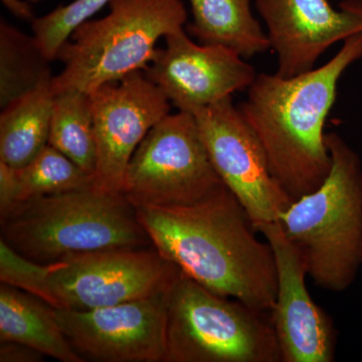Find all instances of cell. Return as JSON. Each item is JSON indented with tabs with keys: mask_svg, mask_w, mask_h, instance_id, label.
<instances>
[{
	"mask_svg": "<svg viewBox=\"0 0 362 362\" xmlns=\"http://www.w3.org/2000/svg\"><path fill=\"white\" fill-rule=\"evenodd\" d=\"M136 211L152 245L187 277L256 310L273 309V250L259 239L247 211L225 185L189 206Z\"/></svg>",
	"mask_w": 362,
	"mask_h": 362,
	"instance_id": "cell-1",
	"label": "cell"
},
{
	"mask_svg": "<svg viewBox=\"0 0 362 362\" xmlns=\"http://www.w3.org/2000/svg\"><path fill=\"white\" fill-rule=\"evenodd\" d=\"M362 59V33L343 42L325 65L283 78L257 75L239 107L265 150L272 175L293 202L317 189L329 175L324 125L340 78Z\"/></svg>",
	"mask_w": 362,
	"mask_h": 362,
	"instance_id": "cell-2",
	"label": "cell"
},
{
	"mask_svg": "<svg viewBox=\"0 0 362 362\" xmlns=\"http://www.w3.org/2000/svg\"><path fill=\"white\" fill-rule=\"evenodd\" d=\"M326 145L329 175L278 221L316 287L341 293L354 284L362 265V163L337 133L326 134Z\"/></svg>",
	"mask_w": 362,
	"mask_h": 362,
	"instance_id": "cell-3",
	"label": "cell"
},
{
	"mask_svg": "<svg viewBox=\"0 0 362 362\" xmlns=\"http://www.w3.org/2000/svg\"><path fill=\"white\" fill-rule=\"evenodd\" d=\"M1 240L35 263L115 247L153 246L122 194L94 185L20 202L0 216Z\"/></svg>",
	"mask_w": 362,
	"mask_h": 362,
	"instance_id": "cell-4",
	"label": "cell"
},
{
	"mask_svg": "<svg viewBox=\"0 0 362 362\" xmlns=\"http://www.w3.org/2000/svg\"><path fill=\"white\" fill-rule=\"evenodd\" d=\"M109 7L107 16L81 23L62 45L57 59L64 69L52 77V94L90 93L144 71L159 39L183 30L187 20L181 0H111Z\"/></svg>",
	"mask_w": 362,
	"mask_h": 362,
	"instance_id": "cell-5",
	"label": "cell"
},
{
	"mask_svg": "<svg viewBox=\"0 0 362 362\" xmlns=\"http://www.w3.org/2000/svg\"><path fill=\"white\" fill-rule=\"evenodd\" d=\"M164 362H281V351L266 312L182 273L168 293Z\"/></svg>",
	"mask_w": 362,
	"mask_h": 362,
	"instance_id": "cell-6",
	"label": "cell"
},
{
	"mask_svg": "<svg viewBox=\"0 0 362 362\" xmlns=\"http://www.w3.org/2000/svg\"><path fill=\"white\" fill-rule=\"evenodd\" d=\"M223 185L194 114H168L131 157L121 194L138 207L189 206Z\"/></svg>",
	"mask_w": 362,
	"mask_h": 362,
	"instance_id": "cell-7",
	"label": "cell"
},
{
	"mask_svg": "<svg viewBox=\"0 0 362 362\" xmlns=\"http://www.w3.org/2000/svg\"><path fill=\"white\" fill-rule=\"evenodd\" d=\"M181 274L154 246L81 252L45 265V302L70 310L113 306L168 292Z\"/></svg>",
	"mask_w": 362,
	"mask_h": 362,
	"instance_id": "cell-8",
	"label": "cell"
},
{
	"mask_svg": "<svg viewBox=\"0 0 362 362\" xmlns=\"http://www.w3.org/2000/svg\"><path fill=\"white\" fill-rule=\"evenodd\" d=\"M194 116L216 173L255 228L278 221L293 201L272 175L265 150L232 97Z\"/></svg>",
	"mask_w": 362,
	"mask_h": 362,
	"instance_id": "cell-9",
	"label": "cell"
},
{
	"mask_svg": "<svg viewBox=\"0 0 362 362\" xmlns=\"http://www.w3.org/2000/svg\"><path fill=\"white\" fill-rule=\"evenodd\" d=\"M169 291L90 310L54 308V314L85 361L164 362Z\"/></svg>",
	"mask_w": 362,
	"mask_h": 362,
	"instance_id": "cell-10",
	"label": "cell"
},
{
	"mask_svg": "<svg viewBox=\"0 0 362 362\" xmlns=\"http://www.w3.org/2000/svg\"><path fill=\"white\" fill-rule=\"evenodd\" d=\"M89 94L97 142L94 187L121 194L131 157L149 131L168 115L170 101L143 71Z\"/></svg>",
	"mask_w": 362,
	"mask_h": 362,
	"instance_id": "cell-11",
	"label": "cell"
},
{
	"mask_svg": "<svg viewBox=\"0 0 362 362\" xmlns=\"http://www.w3.org/2000/svg\"><path fill=\"white\" fill-rule=\"evenodd\" d=\"M165 47L144 71L180 111L197 110L249 89L257 77L254 66L221 45L195 44L185 30L169 33Z\"/></svg>",
	"mask_w": 362,
	"mask_h": 362,
	"instance_id": "cell-12",
	"label": "cell"
},
{
	"mask_svg": "<svg viewBox=\"0 0 362 362\" xmlns=\"http://www.w3.org/2000/svg\"><path fill=\"white\" fill-rule=\"evenodd\" d=\"M270 245L277 271V296L271 320L281 351V362H332L337 331L332 320L307 289L306 268L279 221L257 226Z\"/></svg>",
	"mask_w": 362,
	"mask_h": 362,
	"instance_id": "cell-13",
	"label": "cell"
},
{
	"mask_svg": "<svg viewBox=\"0 0 362 362\" xmlns=\"http://www.w3.org/2000/svg\"><path fill=\"white\" fill-rule=\"evenodd\" d=\"M277 56V75L291 78L313 70L338 42L362 33V0H255Z\"/></svg>",
	"mask_w": 362,
	"mask_h": 362,
	"instance_id": "cell-14",
	"label": "cell"
},
{
	"mask_svg": "<svg viewBox=\"0 0 362 362\" xmlns=\"http://www.w3.org/2000/svg\"><path fill=\"white\" fill-rule=\"evenodd\" d=\"M0 340L23 343L63 362H85L57 320L54 308L13 286L0 285Z\"/></svg>",
	"mask_w": 362,
	"mask_h": 362,
	"instance_id": "cell-15",
	"label": "cell"
},
{
	"mask_svg": "<svg viewBox=\"0 0 362 362\" xmlns=\"http://www.w3.org/2000/svg\"><path fill=\"white\" fill-rule=\"evenodd\" d=\"M192 23L187 30L201 44L221 45L244 59L270 49L267 33L252 16L251 0H188Z\"/></svg>",
	"mask_w": 362,
	"mask_h": 362,
	"instance_id": "cell-16",
	"label": "cell"
},
{
	"mask_svg": "<svg viewBox=\"0 0 362 362\" xmlns=\"http://www.w3.org/2000/svg\"><path fill=\"white\" fill-rule=\"evenodd\" d=\"M51 83L40 86L2 109L0 162L16 169L23 168L49 144L54 98Z\"/></svg>",
	"mask_w": 362,
	"mask_h": 362,
	"instance_id": "cell-17",
	"label": "cell"
},
{
	"mask_svg": "<svg viewBox=\"0 0 362 362\" xmlns=\"http://www.w3.org/2000/svg\"><path fill=\"white\" fill-rule=\"evenodd\" d=\"M49 144L94 178L97 142L89 93L66 90L54 95Z\"/></svg>",
	"mask_w": 362,
	"mask_h": 362,
	"instance_id": "cell-18",
	"label": "cell"
},
{
	"mask_svg": "<svg viewBox=\"0 0 362 362\" xmlns=\"http://www.w3.org/2000/svg\"><path fill=\"white\" fill-rule=\"evenodd\" d=\"M49 59L33 35H25L6 21L0 23V106L51 83Z\"/></svg>",
	"mask_w": 362,
	"mask_h": 362,
	"instance_id": "cell-19",
	"label": "cell"
},
{
	"mask_svg": "<svg viewBox=\"0 0 362 362\" xmlns=\"http://www.w3.org/2000/svg\"><path fill=\"white\" fill-rule=\"evenodd\" d=\"M16 204L94 185V178L75 162L47 144L23 168L16 169Z\"/></svg>",
	"mask_w": 362,
	"mask_h": 362,
	"instance_id": "cell-20",
	"label": "cell"
},
{
	"mask_svg": "<svg viewBox=\"0 0 362 362\" xmlns=\"http://www.w3.org/2000/svg\"><path fill=\"white\" fill-rule=\"evenodd\" d=\"M111 0H74L57 7L32 23L33 37L49 61L57 59L59 49L81 23L90 20Z\"/></svg>",
	"mask_w": 362,
	"mask_h": 362,
	"instance_id": "cell-21",
	"label": "cell"
},
{
	"mask_svg": "<svg viewBox=\"0 0 362 362\" xmlns=\"http://www.w3.org/2000/svg\"><path fill=\"white\" fill-rule=\"evenodd\" d=\"M0 281L45 302V265L30 261L0 239Z\"/></svg>",
	"mask_w": 362,
	"mask_h": 362,
	"instance_id": "cell-22",
	"label": "cell"
},
{
	"mask_svg": "<svg viewBox=\"0 0 362 362\" xmlns=\"http://www.w3.org/2000/svg\"><path fill=\"white\" fill-rule=\"evenodd\" d=\"M18 197L16 168L0 162V216L13 209Z\"/></svg>",
	"mask_w": 362,
	"mask_h": 362,
	"instance_id": "cell-23",
	"label": "cell"
},
{
	"mask_svg": "<svg viewBox=\"0 0 362 362\" xmlns=\"http://www.w3.org/2000/svg\"><path fill=\"white\" fill-rule=\"evenodd\" d=\"M45 354L23 343L0 340V362H40Z\"/></svg>",
	"mask_w": 362,
	"mask_h": 362,
	"instance_id": "cell-24",
	"label": "cell"
},
{
	"mask_svg": "<svg viewBox=\"0 0 362 362\" xmlns=\"http://www.w3.org/2000/svg\"><path fill=\"white\" fill-rule=\"evenodd\" d=\"M1 1L6 6V8L20 20L33 23L37 18L33 14L32 6H30L28 2L21 1V0H1Z\"/></svg>",
	"mask_w": 362,
	"mask_h": 362,
	"instance_id": "cell-25",
	"label": "cell"
}]
</instances>
